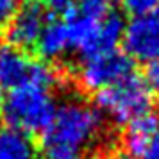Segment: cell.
<instances>
[{
  "mask_svg": "<svg viewBox=\"0 0 159 159\" xmlns=\"http://www.w3.org/2000/svg\"><path fill=\"white\" fill-rule=\"evenodd\" d=\"M97 111L106 115L116 123H129L138 116L150 113L154 97L150 82L130 73L109 88L95 95Z\"/></svg>",
  "mask_w": 159,
  "mask_h": 159,
  "instance_id": "cell-3",
  "label": "cell"
},
{
  "mask_svg": "<svg viewBox=\"0 0 159 159\" xmlns=\"http://www.w3.org/2000/svg\"><path fill=\"white\" fill-rule=\"evenodd\" d=\"M36 47L38 52L41 54V57L47 59V61H57V59L65 57L68 52H72L65 22L56 20V22L47 23L39 39H38Z\"/></svg>",
  "mask_w": 159,
  "mask_h": 159,
  "instance_id": "cell-9",
  "label": "cell"
},
{
  "mask_svg": "<svg viewBox=\"0 0 159 159\" xmlns=\"http://www.w3.org/2000/svg\"><path fill=\"white\" fill-rule=\"evenodd\" d=\"M139 159H159V127L156 130V134L152 136L150 143L147 145L145 152L141 154Z\"/></svg>",
  "mask_w": 159,
  "mask_h": 159,
  "instance_id": "cell-15",
  "label": "cell"
},
{
  "mask_svg": "<svg viewBox=\"0 0 159 159\" xmlns=\"http://www.w3.org/2000/svg\"><path fill=\"white\" fill-rule=\"evenodd\" d=\"M72 11L91 20H104L113 13V0H77Z\"/></svg>",
  "mask_w": 159,
  "mask_h": 159,
  "instance_id": "cell-11",
  "label": "cell"
},
{
  "mask_svg": "<svg viewBox=\"0 0 159 159\" xmlns=\"http://www.w3.org/2000/svg\"><path fill=\"white\" fill-rule=\"evenodd\" d=\"M148 80L159 86V61L148 65Z\"/></svg>",
  "mask_w": 159,
  "mask_h": 159,
  "instance_id": "cell-16",
  "label": "cell"
},
{
  "mask_svg": "<svg viewBox=\"0 0 159 159\" xmlns=\"http://www.w3.org/2000/svg\"><path fill=\"white\" fill-rule=\"evenodd\" d=\"M120 4L123 11L129 13L132 18L159 9V0H120Z\"/></svg>",
  "mask_w": 159,
  "mask_h": 159,
  "instance_id": "cell-12",
  "label": "cell"
},
{
  "mask_svg": "<svg viewBox=\"0 0 159 159\" xmlns=\"http://www.w3.org/2000/svg\"><path fill=\"white\" fill-rule=\"evenodd\" d=\"M57 102L52 86L25 82L9 89L4 97V118L7 127L22 130L25 134L43 132L56 113Z\"/></svg>",
  "mask_w": 159,
  "mask_h": 159,
  "instance_id": "cell-2",
  "label": "cell"
},
{
  "mask_svg": "<svg viewBox=\"0 0 159 159\" xmlns=\"http://www.w3.org/2000/svg\"><path fill=\"white\" fill-rule=\"evenodd\" d=\"M82 159H122V157H118L115 154H93V156H88V157Z\"/></svg>",
  "mask_w": 159,
  "mask_h": 159,
  "instance_id": "cell-17",
  "label": "cell"
},
{
  "mask_svg": "<svg viewBox=\"0 0 159 159\" xmlns=\"http://www.w3.org/2000/svg\"><path fill=\"white\" fill-rule=\"evenodd\" d=\"M132 73V61L125 52L111 50L82 57L77 68V82L82 89L98 93Z\"/></svg>",
  "mask_w": 159,
  "mask_h": 159,
  "instance_id": "cell-4",
  "label": "cell"
},
{
  "mask_svg": "<svg viewBox=\"0 0 159 159\" xmlns=\"http://www.w3.org/2000/svg\"><path fill=\"white\" fill-rule=\"evenodd\" d=\"M102 134L100 113L80 98H68L56 107L41 132L43 159H82Z\"/></svg>",
  "mask_w": 159,
  "mask_h": 159,
  "instance_id": "cell-1",
  "label": "cell"
},
{
  "mask_svg": "<svg viewBox=\"0 0 159 159\" xmlns=\"http://www.w3.org/2000/svg\"><path fill=\"white\" fill-rule=\"evenodd\" d=\"M122 43L130 61L145 65L159 61V9L125 23Z\"/></svg>",
  "mask_w": 159,
  "mask_h": 159,
  "instance_id": "cell-6",
  "label": "cell"
},
{
  "mask_svg": "<svg viewBox=\"0 0 159 159\" xmlns=\"http://www.w3.org/2000/svg\"><path fill=\"white\" fill-rule=\"evenodd\" d=\"M75 2H77V0H41L39 4L45 7L47 13L52 11V13H61V15H66V13L75 6Z\"/></svg>",
  "mask_w": 159,
  "mask_h": 159,
  "instance_id": "cell-13",
  "label": "cell"
},
{
  "mask_svg": "<svg viewBox=\"0 0 159 159\" xmlns=\"http://www.w3.org/2000/svg\"><path fill=\"white\" fill-rule=\"evenodd\" d=\"M159 127V118L154 113H147L130 120L125 125L122 136V148L129 159H139L150 143L152 136Z\"/></svg>",
  "mask_w": 159,
  "mask_h": 159,
  "instance_id": "cell-8",
  "label": "cell"
},
{
  "mask_svg": "<svg viewBox=\"0 0 159 159\" xmlns=\"http://www.w3.org/2000/svg\"><path fill=\"white\" fill-rule=\"evenodd\" d=\"M48 23V13L38 0H27L20 4L6 27V39L13 48L23 50L36 47L38 39Z\"/></svg>",
  "mask_w": 159,
  "mask_h": 159,
  "instance_id": "cell-7",
  "label": "cell"
},
{
  "mask_svg": "<svg viewBox=\"0 0 159 159\" xmlns=\"http://www.w3.org/2000/svg\"><path fill=\"white\" fill-rule=\"evenodd\" d=\"M25 82H38L54 88L56 72L41 61L30 59L23 50L13 47L0 50V86L13 89Z\"/></svg>",
  "mask_w": 159,
  "mask_h": 159,
  "instance_id": "cell-5",
  "label": "cell"
},
{
  "mask_svg": "<svg viewBox=\"0 0 159 159\" xmlns=\"http://www.w3.org/2000/svg\"><path fill=\"white\" fill-rule=\"evenodd\" d=\"M0 159H39L34 139L13 127L0 129Z\"/></svg>",
  "mask_w": 159,
  "mask_h": 159,
  "instance_id": "cell-10",
  "label": "cell"
},
{
  "mask_svg": "<svg viewBox=\"0 0 159 159\" xmlns=\"http://www.w3.org/2000/svg\"><path fill=\"white\" fill-rule=\"evenodd\" d=\"M20 7V0H0V25L7 23Z\"/></svg>",
  "mask_w": 159,
  "mask_h": 159,
  "instance_id": "cell-14",
  "label": "cell"
},
{
  "mask_svg": "<svg viewBox=\"0 0 159 159\" xmlns=\"http://www.w3.org/2000/svg\"><path fill=\"white\" fill-rule=\"evenodd\" d=\"M4 120V95H2V89H0V122Z\"/></svg>",
  "mask_w": 159,
  "mask_h": 159,
  "instance_id": "cell-18",
  "label": "cell"
}]
</instances>
